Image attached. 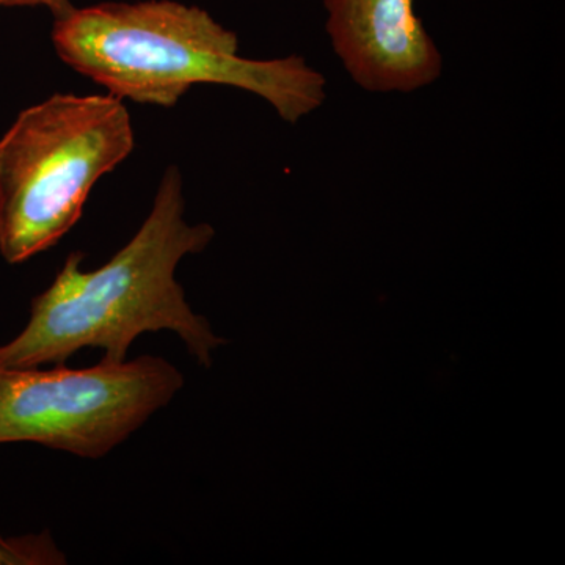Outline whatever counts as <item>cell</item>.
<instances>
[{"mask_svg":"<svg viewBox=\"0 0 565 565\" xmlns=\"http://www.w3.org/2000/svg\"><path fill=\"white\" fill-rule=\"evenodd\" d=\"M52 44L70 68L137 104L173 107L193 85H228L296 125L327 99L326 77L300 55L243 57L236 33L177 0L74 7L55 20Z\"/></svg>","mask_w":565,"mask_h":565,"instance_id":"2","label":"cell"},{"mask_svg":"<svg viewBox=\"0 0 565 565\" xmlns=\"http://www.w3.org/2000/svg\"><path fill=\"white\" fill-rule=\"evenodd\" d=\"M134 143L131 115L114 95L58 93L22 110L0 139L2 258L21 264L55 247Z\"/></svg>","mask_w":565,"mask_h":565,"instance_id":"3","label":"cell"},{"mask_svg":"<svg viewBox=\"0 0 565 565\" xmlns=\"http://www.w3.org/2000/svg\"><path fill=\"white\" fill-rule=\"evenodd\" d=\"M65 553L50 533L25 534L18 537L0 535V565H63Z\"/></svg>","mask_w":565,"mask_h":565,"instance_id":"6","label":"cell"},{"mask_svg":"<svg viewBox=\"0 0 565 565\" xmlns=\"http://www.w3.org/2000/svg\"><path fill=\"white\" fill-rule=\"evenodd\" d=\"M184 385L162 356L90 367H0V445L36 444L103 459Z\"/></svg>","mask_w":565,"mask_h":565,"instance_id":"4","label":"cell"},{"mask_svg":"<svg viewBox=\"0 0 565 565\" xmlns=\"http://www.w3.org/2000/svg\"><path fill=\"white\" fill-rule=\"evenodd\" d=\"M326 32L349 77L364 92L414 93L444 73V55L415 0H323Z\"/></svg>","mask_w":565,"mask_h":565,"instance_id":"5","label":"cell"},{"mask_svg":"<svg viewBox=\"0 0 565 565\" xmlns=\"http://www.w3.org/2000/svg\"><path fill=\"white\" fill-rule=\"evenodd\" d=\"M13 7H43L54 14L55 20L65 17L74 9L73 0H0V9Z\"/></svg>","mask_w":565,"mask_h":565,"instance_id":"7","label":"cell"},{"mask_svg":"<svg viewBox=\"0 0 565 565\" xmlns=\"http://www.w3.org/2000/svg\"><path fill=\"white\" fill-rule=\"evenodd\" d=\"M178 167H169L139 232L99 269H82L84 253H70L46 291L33 297L28 326L0 345V367L66 364L82 349H102L103 360H128L143 333L170 330L196 363L212 366L226 344L210 321L193 313L177 278L178 264L214 239L210 223L191 225Z\"/></svg>","mask_w":565,"mask_h":565,"instance_id":"1","label":"cell"}]
</instances>
